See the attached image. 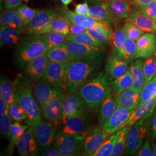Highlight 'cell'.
I'll return each instance as SVG.
<instances>
[{"mask_svg":"<svg viewBox=\"0 0 156 156\" xmlns=\"http://www.w3.org/2000/svg\"><path fill=\"white\" fill-rule=\"evenodd\" d=\"M71 23L67 17L64 15H60L41 29L37 34L42 35L50 32H56L68 35Z\"/></svg>","mask_w":156,"mask_h":156,"instance_id":"24","label":"cell"},{"mask_svg":"<svg viewBox=\"0 0 156 156\" xmlns=\"http://www.w3.org/2000/svg\"><path fill=\"white\" fill-rule=\"evenodd\" d=\"M111 135L101 126L89 131L85 135L84 140V153L88 156H93Z\"/></svg>","mask_w":156,"mask_h":156,"instance_id":"11","label":"cell"},{"mask_svg":"<svg viewBox=\"0 0 156 156\" xmlns=\"http://www.w3.org/2000/svg\"><path fill=\"white\" fill-rule=\"evenodd\" d=\"M28 128L27 124L23 125L16 121L12 124L10 129V141L6 148L8 155H12L18 141Z\"/></svg>","mask_w":156,"mask_h":156,"instance_id":"30","label":"cell"},{"mask_svg":"<svg viewBox=\"0 0 156 156\" xmlns=\"http://www.w3.org/2000/svg\"><path fill=\"white\" fill-rule=\"evenodd\" d=\"M22 34H24L22 29L12 28L9 26L1 27V46H13L19 44L22 40Z\"/></svg>","mask_w":156,"mask_h":156,"instance_id":"29","label":"cell"},{"mask_svg":"<svg viewBox=\"0 0 156 156\" xmlns=\"http://www.w3.org/2000/svg\"><path fill=\"white\" fill-rule=\"evenodd\" d=\"M66 63L49 60L44 81L56 89L63 92L65 89Z\"/></svg>","mask_w":156,"mask_h":156,"instance_id":"10","label":"cell"},{"mask_svg":"<svg viewBox=\"0 0 156 156\" xmlns=\"http://www.w3.org/2000/svg\"><path fill=\"white\" fill-rule=\"evenodd\" d=\"M87 31L95 39L105 43L110 41L113 33L110 27L109 24L106 23H103L100 25L95 26L88 29Z\"/></svg>","mask_w":156,"mask_h":156,"instance_id":"35","label":"cell"},{"mask_svg":"<svg viewBox=\"0 0 156 156\" xmlns=\"http://www.w3.org/2000/svg\"><path fill=\"white\" fill-rule=\"evenodd\" d=\"M118 135L119 131L111 135L92 156H111L115 148Z\"/></svg>","mask_w":156,"mask_h":156,"instance_id":"41","label":"cell"},{"mask_svg":"<svg viewBox=\"0 0 156 156\" xmlns=\"http://www.w3.org/2000/svg\"><path fill=\"white\" fill-rule=\"evenodd\" d=\"M156 108V97L137 106L134 109L127 122V126H132L142 118L152 115Z\"/></svg>","mask_w":156,"mask_h":156,"instance_id":"28","label":"cell"},{"mask_svg":"<svg viewBox=\"0 0 156 156\" xmlns=\"http://www.w3.org/2000/svg\"><path fill=\"white\" fill-rule=\"evenodd\" d=\"M117 106L133 111L139 104L140 93L132 88L126 90L115 97Z\"/></svg>","mask_w":156,"mask_h":156,"instance_id":"23","label":"cell"},{"mask_svg":"<svg viewBox=\"0 0 156 156\" xmlns=\"http://www.w3.org/2000/svg\"><path fill=\"white\" fill-rule=\"evenodd\" d=\"M40 156H62L59 151L54 145L45 147H39Z\"/></svg>","mask_w":156,"mask_h":156,"instance_id":"50","label":"cell"},{"mask_svg":"<svg viewBox=\"0 0 156 156\" xmlns=\"http://www.w3.org/2000/svg\"><path fill=\"white\" fill-rule=\"evenodd\" d=\"M154 57H155V59H156V52H155V53L154 54Z\"/></svg>","mask_w":156,"mask_h":156,"instance_id":"62","label":"cell"},{"mask_svg":"<svg viewBox=\"0 0 156 156\" xmlns=\"http://www.w3.org/2000/svg\"><path fill=\"white\" fill-rule=\"evenodd\" d=\"M151 116L142 118L131 126L129 130L125 154L127 156H137L146 139L149 129L151 127Z\"/></svg>","mask_w":156,"mask_h":156,"instance_id":"5","label":"cell"},{"mask_svg":"<svg viewBox=\"0 0 156 156\" xmlns=\"http://www.w3.org/2000/svg\"><path fill=\"white\" fill-rule=\"evenodd\" d=\"M154 22H155V24H156V19H155V20H154Z\"/></svg>","mask_w":156,"mask_h":156,"instance_id":"64","label":"cell"},{"mask_svg":"<svg viewBox=\"0 0 156 156\" xmlns=\"http://www.w3.org/2000/svg\"><path fill=\"white\" fill-rule=\"evenodd\" d=\"M126 1H127V2H128L129 3H130V4H132V3H133V0H125Z\"/></svg>","mask_w":156,"mask_h":156,"instance_id":"60","label":"cell"},{"mask_svg":"<svg viewBox=\"0 0 156 156\" xmlns=\"http://www.w3.org/2000/svg\"><path fill=\"white\" fill-rule=\"evenodd\" d=\"M0 96L2 97L8 107L16 101L13 83L5 76H1Z\"/></svg>","mask_w":156,"mask_h":156,"instance_id":"34","label":"cell"},{"mask_svg":"<svg viewBox=\"0 0 156 156\" xmlns=\"http://www.w3.org/2000/svg\"><path fill=\"white\" fill-rule=\"evenodd\" d=\"M153 1V0H133L132 5L140 9L151 3Z\"/></svg>","mask_w":156,"mask_h":156,"instance_id":"56","label":"cell"},{"mask_svg":"<svg viewBox=\"0 0 156 156\" xmlns=\"http://www.w3.org/2000/svg\"><path fill=\"white\" fill-rule=\"evenodd\" d=\"M126 20L137 26L144 32L151 33H156V26L154 20L140 11L131 12Z\"/></svg>","mask_w":156,"mask_h":156,"instance_id":"22","label":"cell"},{"mask_svg":"<svg viewBox=\"0 0 156 156\" xmlns=\"http://www.w3.org/2000/svg\"><path fill=\"white\" fill-rule=\"evenodd\" d=\"M122 28L128 38L133 39L135 41L144 34L143 30L128 22H126Z\"/></svg>","mask_w":156,"mask_h":156,"instance_id":"47","label":"cell"},{"mask_svg":"<svg viewBox=\"0 0 156 156\" xmlns=\"http://www.w3.org/2000/svg\"><path fill=\"white\" fill-rule=\"evenodd\" d=\"M142 68L145 84L147 83L156 75V61L154 55L144 58Z\"/></svg>","mask_w":156,"mask_h":156,"instance_id":"42","label":"cell"},{"mask_svg":"<svg viewBox=\"0 0 156 156\" xmlns=\"http://www.w3.org/2000/svg\"><path fill=\"white\" fill-rule=\"evenodd\" d=\"M151 137H156V108L153 112L151 119Z\"/></svg>","mask_w":156,"mask_h":156,"instance_id":"55","label":"cell"},{"mask_svg":"<svg viewBox=\"0 0 156 156\" xmlns=\"http://www.w3.org/2000/svg\"><path fill=\"white\" fill-rule=\"evenodd\" d=\"M46 56L49 60L62 63H67L75 58L64 45L49 49L46 53Z\"/></svg>","mask_w":156,"mask_h":156,"instance_id":"33","label":"cell"},{"mask_svg":"<svg viewBox=\"0 0 156 156\" xmlns=\"http://www.w3.org/2000/svg\"><path fill=\"white\" fill-rule=\"evenodd\" d=\"M66 40L82 44L84 45L93 46L95 47H103L105 45V42H101L95 39L87 31L83 33L79 34L76 35H68Z\"/></svg>","mask_w":156,"mask_h":156,"instance_id":"37","label":"cell"},{"mask_svg":"<svg viewBox=\"0 0 156 156\" xmlns=\"http://www.w3.org/2000/svg\"><path fill=\"white\" fill-rule=\"evenodd\" d=\"M90 8L87 2L85 1L83 3L78 4L75 6L74 12L82 15H88Z\"/></svg>","mask_w":156,"mask_h":156,"instance_id":"53","label":"cell"},{"mask_svg":"<svg viewBox=\"0 0 156 156\" xmlns=\"http://www.w3.org/2000/svg\"><path fill=\"white\" fill-rule=\"evenodd\" d=\"M9 114L13 120L16 122L26 121L27 119V115L25 111L17 103L16 101L12 103L9 107Z\"/></svg>","mask_w":156,"mask_h":156,"instance_id":"46","label":"cell"},{"mask_svg":"<svg viewBox=\"0 0 156 156\" xmlns=\"http://www.w3.org/2000/svg\"><path fill=\"white\" fill-rule=\"evenodd\" d=\"M24 1H25V2H28L29 1H30V0H23Z\"/></svg>","mask_w":156,"mask_h":156,"instance_id":"63","label":"cell"},{"mask_svg":"<svg viewBox=\"0 0 156 156\" xmlns=\"http://www.w3.org/2000/svg\"><path fill=\"white\" fill-rule=\"evenodd\" d=\"M12 118L7 108L5 111L0 113V131L1 134L8 140L10 139V129L11 127Z\"/></svg>","mask_w":156,"mask_h":156,"instance_id":"43","label":"cell"},{"mask_svg":"<svg viewBox=\"0 0 156 156\" xmlns=\"http://www.w3.org/2000/svg\"><path fill=\"white\" fill-rule=\"evenodd\" d=\"M75 58H81L101 65L107 55L104 47H95L66 40L62 44Z\"/></svg>","mask_w":156,"mask_h":156,"instance_id":"6","label":"cell"},{"mask_svg":"<svg viewBox=\"0 0 156 156\" xmlns=\"http://www.w3.org/2000/svg\"><path fill=\"white\" fill-rule=\"evenodd\" d=\"M139 11L154 20L156 17V0H153L147 5L140 8Z\"/></svg>","mask_w":156,"mask_h":156,"instance_id":"49","label":"cell"},{"mask_svg":"<svg viewBox=\"0 0 156 156\" xmlns=\"http://www.w3.org/2000/svg\"><path fill=\"white\" fill-rule=\"evenodd\" d=\"M127 38V37L122 28L117 30L113 33L110 41L113 55L124 59V49Z\"/></svg>","mask_w":156,"mask_h":156,"instance_id":"32","label":"cell"},{"mask_svg":"<svg viewBox=\"0 0 156 156\" xmlns=\"http://www.w3.org/2000/svg\"><path fill=\"white\" fill-rule=\"evenodd\" d=\"M128 71V62L126 60L113 55L107 58L105 72L114 79L123 76Z\"/></svg>","mask_w":156,"mask_h":156,"instance_id":"21","label":"cell"},{"mask_svg":"<svg viewBox=\"0 0 156 156\" xmlns=\"http://www.w3.org/2000/svg\"><path fill=\"white\" fill-rule=\"evenodd\" d=\"M85 135L57 134L54 146L62 156H75L84 153L83 148Z\"/></svg>","mask_w":156,"mask_h":156,"instance_id":"7","label":"cell"},{"mask_svg":"<svg viewBox=\"0 0 156 156\" xmlns=\"http://www.w3.org/2000/svg\"><path fill=\"white\" fill-rule=\"evenodd\" d=\"M109 3L112 13L119 19H125L131 12V4L125 0H115Z\"/></svg>","mask_w":156,"mask_h":156,"instance_id":"38","label":"cell"},{"mask_svg":"<svg viewBox=\"0 0 156 156\" xmlns=\"http://www.w3.org/2000/svg\"><path fill=\"white\" fill-rule=\"evenodd\" d=\"M60 1L65 6L69 5L70 3H71L73 2V0H60Z\"/></svg>","mask_w":156,"mask_h":156,"instance_id":"59","label":"cell"},{"mask_svg":"<svg viewBox=\"0 0 156 156\" xmlns=\"http://www.w3.org/2000/svg\"><path fill=\"white\" fill-rule=\"evenodd\" d=\"M27 24L26 21L16 9H6L1 17V27L9 26L23 30Z\"/></svg>","mask_w":156,"mask_h":156,"instance_id":"27","label":"cell"},{"mask_svg":"<svg viewBox=\"0 0 156 156\" xmlns=\"http://www.w3.org/2000/svg\"><path fill=\"white\" fill-rule=\"evenodd\" d=\"M87 16L98 22L109 24L116 22L117 19L111 10L109 3L104 1L97 5L91 6Z\"/></svg>","mask_w":156,"mask_h":156,"instance_id":"19","label":"cell"},{"mask_svg":"<svg viewBox=\"0 0 156 156\" xmlns=\"http://www.w3.org/2000/svg\"><path fill=\"white\" fill-rule=\"evenodd\" d=\"M133 80L129 71L123 76L113 80L112 84V93L117 96L123 91L133 87Z\"/></svg>","mask_w":156,"mask_h":156,"instance_id":"36","label":"cell"},{"mask_svg":"<svg viewBox=\"0 0 156 156\" xmlns=\"http://www.w3.org/2000/svg\"><path fill=\"white\" fill-rule=\"evenodd\" d=\"M49 59L46 55L35 58L28 62L24 67V73L31 80L39 81L45 76Z\"/></svg>","mask_w":156,"mask_h":156,"instance_id":"17","label":"cell"},{"mask_svg":"<svg viewBox=\"0 0 156 156\" xmlns=\"http://www.w3.org/2000/svg\"><path fill=\"white\" fill-rule=\"evenodd\" d=\"M57 134L85 135L89 131V122L84 113L80 115L62 116L61 119L55 123Z\"/></svg>","mask_w":156,"mask_h":156,"instance_id":"8","label":"cell"},{"mask_svg":"<svg viewBox=\"0 0 156 156\" xmlns=\"http://www.w3.org/2000/svg\"><path fill=\"white\" fill-rule=\"evenodd\" d=\"M103 1H106L107 2H111V1H115V0H103Z\"/></svg>","mask_w":156,"mask_h":156,"instance_id":"61","label":"cell"},{"mask_svg":"<svg viewBox=\"0 0 156 156\" xmlns=\"http://www.w3.org/2000/svg\"><path fill=\"white\" fill-rule=\"evenodd\" d=\"M44 121L39 123L34 129L39 147H45L53 145L57 135V128L53 122Z\"/></svg>","mask_w":156,"mask_h":156,"instance_id":"15","label":"cell"},{"mask_svg":"<svg viewBox=\"0 0 156 156\" xmlns=\"http://www.w3.org/2000/svg\"><path fill=\"white\" fill-rule=\"evenodd\" d=\"M44 35L48 40L49 50L62 45L66 40L67 36L65 34L56 32H50Z\"/></svg>","mask_w":156,"mask_h":156,"instance_id":"45","label":"cell"},{"mask_svg":"<svg viewBox=\"0 0 156 156\" xmlns=\"http://www.w3.org/2000/svg\"><path fill=\"white\" fill-rule=\"evenodd\" d=\"M133 111L121 106H117L111 117L106 123L101 127L111 135L115 134L119 130L127 126V122Z\"/></svg>","mask_w":156,"mask_h":156,"instance_id":"14","label":"cell"},{"mask_svg":"<svg viewBox=\"0 0 156 156\" xmlns=\"http://www.w3.org/2000/svg\"><path fill=\"white\" fill-rule=\"evenodd\" d=\"M16 9L22 16L27 23H28L36 15L39 11L36 9L31 8L26 5H20Z\"/></svg>","mask_w":156,"mask_h":156,"instance_id":"48","label":"cell"},{"mask_svg":"<svg viewBox=\"0 0 156 156\" xmlns=\"http://www.w3.org/2000/svg\"><path fill=\"white\" fill-rule=\"evenodd\" d=\"M156 97V75L145 84L140 93V101L138 106L151 100Z\"/></svg>","mask_w":156,"mask_h":156,"instance_id":"40","label":"cell"},{"mask_svg":"<svg viewBox=\"0 0 156 156\" xmlns=\"http://www.w3.org/2000/svg\"><path fill=\"white\" fill-rule=\"evenodd\" d=\"M97 64L81 58H75L66 63L65 89L68 93L76 92L98 73Z\"/></svg>","mask_w":156,"mask_h":156,"instance_id":"3","label":"cell"},{"mask_svg":"<svg viewBox=\"0 0 156 156\" xmlns=\"http://www.w3.org/2000/svg\"><path fill=\"white\" fill-rule=\"evenodd\" d=\"M48 50V42L44 34L30 35L19 46L16 55L17 61L23 68L31 60L46 55Z\"/></svg>","mask_w":156,"mask_h":156,"instance_id":"4","label":"cell"},{"mask_svg":"<svg viewBox=\"0 0 156 156\" xmlns=\"http://www.w3.org/2000/svg\"><path fill=\"white\" fill-rule=\"evenodd\" d=\"M87 108L77 91L65 94L62 103V116H73L84 114Z\"/></svg>","mask_w":156,"mask_h":156,"instance_id":"16","label":"cell"},{"mask_svg":"<svg viewBox=\"0 0 156 156\" xmlns=\"http://www.w3.org/2000/svg\"><path fill=\"white\" fill-rule=\"evenodd\" d=\"M22 0H4L6 9H15L21 5Z\"/></svg>","mask_w":156,"mask_h":156,"instance_id":"54","label":"cell"},{"mask_svg":"<svg viewBox=\"0 0 156 156\" xmlns=\"http://www.w3.org/2000/svg\"><path fill=\"white\" fill-rule=\"evenodd\" d=\"M103 0H85V1L87 2L88 4H89L92 6L97 5L101 3Z\"/></svg>","mask_w":156,"mask_h":156,"instance_id":"57","label":"cell"},{"mask_svg":"<svg viewBox=\"0 0 156 156\" xmlns=\"http://www.w3.org/2000/svg\"><path fill=\"white\" fill-rule=\"evenodd\" d=\"M65 97L63 93L53 97L48 103L41 108V114L45 120L55 123L62 116V103Z\"/></svg>","mask_w":156,"mask_h":156,"instance_id":"13","label":"cell"},{"mask_svg":"<svg viewBox=\"0 0 156 156\" xmlns=\"http://www.w3.org/2000/svg\"><path fill=\"white\" fill-rule=\"evenodd\" d=\"M143 58H138L135 61L131 63L129 66V71L133 78V89L140 93L145 84V79L143 72Z\"/></svg>","mask_w":156,"mask_h":156,"instance_id":"26","label":"cell"},{"mask_svg":"<svg viewBox=\"0 0 156 156\" xmlns=\"http://www.w3.org/2000/svg\"><path fill=\"white\" fill-rule=\"evenodd\" d=\"M17 151L20 156H36L40 155L39 144L33 128L28 127L16 145Z\"/></svg>","mask_w":156,"mask_h":156,"instance_id":"12","label":"cell"},{"mask_svg":"<svg viewBox=\"0 0 156 156\" xmlns=\"http://www.w3.org/2000/svg\"><path fill=\"white\" fill-rule=\"evenodd\" d=\"M59 9L39 10L36 15L23 28V33L26 35H36L39 31L56 17L62 15Z\"/></svg>","mask_w":156,"mask_h":156,"instance_id":"9","label":"cell"},{"mask_svg":"<svg viewBox=\"0 0 156 156\" xmlns=\"http://www.w3.org/2000/svg\"><path fill=\"white\" fill-rule=\"evenodd\" d=\"M138 58L153 56L156 51V37L153 33L144 34L136 41Z\"/></svg>","mask_w":156,"mask_h":156,"instance_id":"20","label":"cell"},{"mask_svg":"<svg viewBox=\"0 0 156 156\" xmlns=\"http://www.w3.org/2000/svg\"><path fill=\"white\" fill-rule=\"evenodd\" d=\"M114 79L106 72L98 73L77 91L90 110H98L101 104L112 92Z\"/></svg>","mask_w":156,"mask_h":156,"instance_id":"1","label":"cell"},{"mask_svg":"<svg viewBox=\"0 0 156 156\" xmlns=\"http://www.w3.org/2000/svg\"><path fill=\"white\" fill-rule=\"evenodd\" d=\"M116 107V98L111 92L108 95L98 109V123L100 126L108 122L115 111Z\"/></svg>","mask_w":156,"mask_h":156,"instance_id":"25","label":"cell"},{"mask_svg":"<svg viewBox=\"0 0 156 156\" xmlns=\"http://www.w3.org/2000/svg\"><path fill=\"white\" fill-rule=\"evenodd\" d=\"M138 58V52L136 41L127 37L124 49V59L128 62Z\"/></svg>","mask_w":156,"mask_h":156,"instance_id":"44","label":"cell"},{"mask_svg":"<svg viewBox=\"0 0 156 156\" xmlns=\"http://www.w3.org/2000/svg\"><path fill=\"white\" fill-rule=\"evenodd\" d=\"M87 30L88 29L83 25L71 23L69 30L68 35H76L79 34L83 33Z\"/></svg>","mask_w":156,"mask_h":156,"instance_id":"52","label":"cell"},{"mask_svg":"<svg viewBox=\"0 0 156 156\" xmlns=\"http://www.w3.org/2000/svg\"><path fill=\"white\" fill-rule=\"evenodd\" d=\"M34 96L40 109L56 95L63 93L47 83L42 79L37 81L33 87Z\"/></svg>","mask_w":156,"mask_h":156,"instance_id":"18","label":"cell"},{"mask_svg":"<svg viewBox=\"0 0 156 156\" xmlns=\"http://www.w3.org/2000/svg\"><path fill=\"white\" fill-rule=\"evenodd\" d=\"M62 14L67 17L72 23L83 25L87 29L103 23L95 20L87 15H79L75 12L71 11L68 9H62Z\"/></svg>","mask_w":156,"mask_h":156,"instance_id":"31","label":"cell"},{"mask_svg":"<svg viewBox=\"0 0 156 156\" xmlns=\"http://www.w3.org/2000/svg\"><path fill=\"white\" fill-rule=\"evenodd\" d=\"M137 156H156L153 152L152 147L151 146L150 140L148 138H146V139L145 140Z\"/></svg>","mask_w":156,"mask_h":156,"instance_id":"51","label":"cell"},{"mask_svg":"<svg viewBox=\"0 0 156 156\" xmlns=\"http://www.w3.org/2000/svg\"><path fill=\"white\" fill-rule=\"evenodd\" d=\"M152 143H151V147L153 149V152L156 156V137L152 138Z\"/></svg>","mask_w":156,"mask_h":156,"instance_id":"58","label":"cell"},{"mask_svg":"<svg viewBox=\"0 0 156 156\" xmlns=\"http://www.w3.org/2000/svg\"><path fill=\"white\" fill-rule=\"evenodd\" d=\"M31 81L20 76L13 82V86L15 100L27 115L26 123L35 129L43 119L40 108L34 96Z\"/></svg>","mask_w":156,"mask_h":156,"instance_id":"2","label":"cell"},{"mask_svg":"<svg viewBox=\"0 0 156 156\" xmlns=\"http://www.w3.org/2000/svg\"><path fill=\"white\" fill-rule=\"evenodd\" d=\"M131 126H127L119 130V135L111 156H122L126 151L127 139Z\"/></svg>","mask_w":156,"mask_h":156,"instance_id":"39","label":"cell"}]
</instances>
